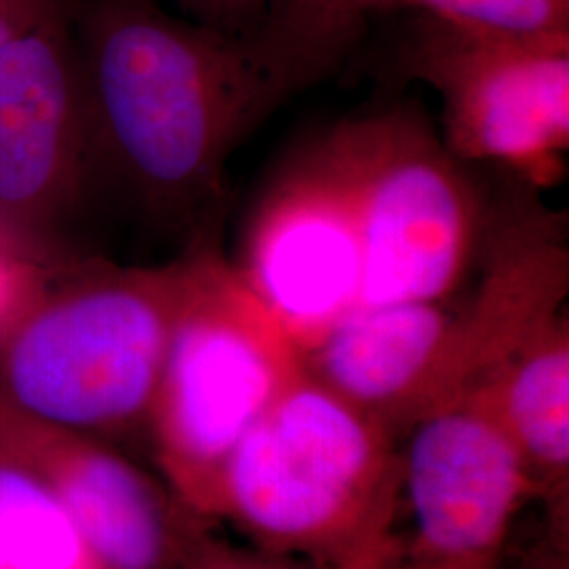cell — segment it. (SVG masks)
Listing matches in <instances>:
<instances>
[{
  "mask_svg": "<svg viewBox=\"0 0 569 569\" xmlns=\"http://www.w3.org/2000/svg\"><path fill=\"white\" fill-rule=\"evenodd\" d=\"M401 456L413 536L397 569H496L519 507L536 496L509 435L462 399L407 428Z\"/></svg>",
  "mask_w": 569,
  "mask_h": 569,
  "instance_id": "obj_9",
  "label": "cell"
},
{
  "mask_svg": "<svg viewBox=\"0 0 569 569\" xmlns=\"http://www.w3.org/2000/svg\"><path fill=\"white\" fill-rule=\"evenodd\" d=\"M449 300L357 308L300 352L302 369L395 437L456 399Z\"/></svg>",
  "mask_w": 569,
  "mask_h": 569,
  "instance_id": "obj_11",
  "label": "cell"
},
{
  "mask_svg": "<svg viewBox=\"0 0 569 569\" xmlns=\"http://www.w3.org/2000/svg\"><path fill=\"white\" fill-rule=\"evenodd\" d=\"M100 192L164 232L209 237L237 146L287 102L244 39L163 0H72Z\"/></svg>",
  "mask_w": 569,
  "mask_h": 569,
  "instance_id": "obj_1",
  "label": "cell"
},
{
  "mask_svg": "<svg viewBox=\"0 0 569 569\" xmlns=\"http://www.w3.org/2000/svg\"><path fill=\"white\" fill-rule=\"evenodd\" d=\"M100 194L68 4L0 47V218L74 260Z\"/></svg>",
  "mask_w": 569,
  "mask_h": 569,
  "instance_id": "obj_7",
  "label": "cell"
},
{
  "mask_svg": "<svg viewBox=\"0 0 569 569\" xmlns=\"http://www.w3.org/2000/svg\"><path fill=\"white\" fill-rule=\"evenodd\" d=\"M462 399L486 407L509 435L533 493L549 502L550 529L568 533V312L536 329Z\"/></svg>",
  "mask_w": 569,
  "mask_h": 569,
  "instance_id": "obj_13",
  "label": "cell"
},
{
  "mask_svg": "<svg viewBox=\"0 0 569 569\" xmlns=\"http://www.w3.org/2000/svg\"><path fill=\"white\" fill-rule=\"evenodd\" d=\"M407 16L569 34V0H266L244 42L289 100L338 74L376 30Z\"/></svg>",
  "mask_w": 569,
  "mask_h": 569,
  "instance_id": "obj_12",
  "label": "cell"
},
{
  "mask_svg": "<svg viewBox=\"0 0 569 569\" xmlns=\"http://www.w3.org/2000/svg\"><path fill=\"white\" fill-rule=\"evenodd\" d=\"M183 18L247 39L262 18L266 0H171Z\"/></svg>",
  "mask_w": 569,
  "mask_h": 569,
  "instance_id": "obj_16",
  "label": "cell"
},
{
  "mask_svg": "<svg viewBox=\"0 0 569 569\" xmlns=\"http://www.w3.org/2000/svg\"><path fill=\"white\" fill-rule=\"evenodd\" d=\"M390 72L441 102V138L465 163L500 164L533 190L561 182L569 152V34L437 16L388 21Z\"/></svg>",
  "mask_w": 569,
  "mask_h": 569,
  "instance_id": "obj_6",
  "label": "cell"
},
{
  "mask_svg": "<svg viewBox=\"0 0 569 569\" xmlns=\"http://www.w3.org/2000/svg\"><path fill=\"white\" fill-rule=\"evenodd\" d=\"M230 264L300 352L361 308L357 218L321 140L266 186Z\"/></svg>",
  "mask_w": 569,
  "mask_h": 569,
  "instance_id": "obj_8",
  "label": "cell"
},
{
  "mask_svg": "<svg viewBox=\"0 0 569 569\" xmlns=\"http://www.w3.org/2000/svg\"><path fill=\"white\" fill-rule=\"evenodd\" d=\"M401 456L392 435L305 369L226 465L218 517L268 555L397 569Z\"/></svg>",
  "mask_w": 569,
  "mask_h": 569,
  "instance_id": "obj_2",
  "label": "cell"
},
{
  "mask_svg": "<svg viewBox=\"0 0 569 569\" xmlns=\"http://www.w3.org/2000/svg\"><path fill=\"white\" fill-rule=\"evenodd\" d=\"M211 237L152 266L89 253L61 268L0 346V401L112 443L146 430L167 346Z\"/></svg>",
  "mask_w": 569,
  "mask_h": 569,
  "instance_id": "obj_3",
  "label": "cell"
},
{
  "mask_svg": "<svg viewBox=\"0 0 569 569\" xmlns=\"http://www.w3.org/2000/svg\"><path fill=\"white\" fill-rule=\"evenodd\" d=\"M526 569H568V533L550 529L545 549L536 550Z\"/></svg>",
  "mask_w": 569,
  "mask_h": 569,
  "instance_id": "obj_19",
  "label": "cell"
},
{
  "mask_svg": "<svg viewBox=\"0 0 569 569\" xmlns=\"http://www.w3.org/2000/svg\"><path fill=\"white\" fill-rule=\"evenodd\" d=\"M357 218L363 306L449 300L483 249L481 190L422 108L395 103L321 138Z\"/></svg>",
  "mask_w": 569,
  "mask_h": 569,
  "instance_id": "obj_5",
  "label": "cell"
},
{
  "mask_svg": "<svg viewBox=\"0 0 569 569\" xmlns=\"http://www.w3.org/2000/svg\"><path fill=\"white\" fill-rule=\"evenodd\" d=\"M0 446L56 493L103 569H182L207 519L110 441L0 401Z\"/></svg>",
  "mask_w": 569,
  "mask_h": 569,
  "instance_id": "obj_10",
  "label": "cell"
},
{
  "mask_svg": "<svg viewBox=\"0 0 569 569\" xmlns=\"http://www.w3.org/2000/svg\"><path fill=\"white\" fill-rule=\"evenodd\" d=\"M68 4L70 0H0V47Z\"/></svg>",
  "mask_w": 569,
  "mask_h": 569,
  "instance_id": "obj_18",
  "label": "cell"
},
{
  "mask_svg": "<svg viewBox=\"0 0 569 569\" xmlns=\"http://www.w3.org/2000/svg\"><path fill=\"white\" fill-rule=\"evenodd\" d=\"M0 569H103L56 493L2 446Z\"/></svg>",
  "mask_w": 569,
  "mask_h": 569,
  "instance_id": "obj_14",
  "label": "cell"
},
{
  "mask_svg": "<svg viewBox=\"0 0 569 569\" xmlns=\"http://www.w3.org/2000/svg\"><path fill=\"white\" fill-rule=\"evenodd\" d=\"M68 262L72 260L56 258L0 218V346L9 340Z\"/></svg>",
  "mask_w": 569,
  "mask_h": 569,
  "instance_id": "obj_15",
  "label": "cell"
},
{
  "mask_svg": "<svg viewBox=\"0 0 569 569\" xmlns=\"http://www.w3.org/2000/svg\"><path fill=\"white\" fill-rule=\"evenodd\" d=\"M300 371L298 346L213 239L178 315L146 422L164 483L197 515L218 517L232 451Z\"/></svg>",
  "mask_w": 569,
  "mask_h": 569,
  "instance_id": "obj_4",
  "label": "cell"
},
{
  "mask_svg": "<svg viewBox=\"0 0 569 569\" xmlns=\"http://www.w3.org/2000/svg\"><path fill=\"white\" fill-rule=\"evenodd\" d=\"M182 569H326L268 552H244L207 536Z\"/></svg>",
  "mask_w": 569,
  "mask_h": 569,
  "instance_id": "obj_17",
  "label": "cell"
}]
</instances>
